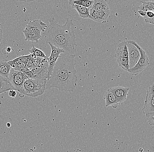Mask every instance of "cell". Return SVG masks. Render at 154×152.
<instances>
[{"mask_svg":"<svg viewBox=\"0 0 154 152\" xmlns=\"http://www.w3.org/2000/svg\"><path fill=\"white\" fill-rule=\"evenodd\" d=\"M75 57V55L63 54L60 55L50 79L47 81L46 89L55 88L59 91L67 92L75 90L78 81Z\"/></svg>","mask_w":154,"mask_h":152,"instance_id":"6da1fadb","label":"cell"},{"mask_svg":"<svg viewBox=\"0 0 154 152\" xmlns=\"http://www.w3.org/2000/svg\"><path fill=\"white\" fill-rule=\"evenodd\" d=\"M49 25L43 32L41 38L43 44H51L64 51V54L75 55L76 36L71 27L74 26L73 20L67 18L64 25L58 24L54 18L49 20Z\"/></svg>","mask_w":154,"mask_h":152,"instance_id":"7a4b0ae2","label":"cell"},{"mask_svg":"<svg viewBox=\"0 0 154 152\" xmlns=\"http://www.w3.org/2000/svg\"><path fill=\"white\" fill-rule=\"evenodd\" d=\"M47 80L27 79L21 94L28 97L37 98L42 96L46 90Z\"/></svg>","mask_w":154,"mask_h":152,"instance_id":"3957f363","label":"cell"},{"mask_svg":"<svg viewBox=\"0 0 154 152\" xmlns=\"http://www.w3.org/2000/svg\"><path fill=\"white\" fill-rule=\"evenodd\" d=\"M131 44H134L139 50L140 53V57L136 64L131 68L128 73L133 76H136L142 73L149 64V60L146 52L143 50L136 42L134 41H129Z\"/></svg>","mask_w":154,"mask_h":152,"instance_id":"277c9868","label":"cell"},{"mask_svg":"<svg viewBox=\"0 0 154 152\" xmlns=\"http://www.w3.org/2000/svg\"><path fill=\"white\" fill-rule=\"evenodd\" d=\"M27 79L25 75L11 69L8 76V79L13 90L22 93L25 81Z\"/></svg>","mask_w":154,"mask_h":152,"instance_id":"5b68a950","label":"cell"},{"mask_svg":"<svg viewBox=\"0 0 154 152\" xmlns=\"http://www.w3.org/2000/svg\"><path fill=\"white\" fill-rule=\"evenodd\" d=\"M50 45L51 50V55L48 57V62L49 63V73H48V79H50L54 67L59 58L61 54H64V51L62 49L54 47L51 44H48Z\"/></svg>","mask_w":154,"mask_h":152,"instance_id":"8992f818","label":"cell"},{"mask_svg":"<svg viewBox=\"0 0 154 152\" xmlns=\"http://www.w3.org/2000/svg\"><path fill=\"white\" fill-rule=\"evenodd\" d=\"M142 112L145 115L154 111V84L147 91Z\"/></svg>","mask_w":154,"mask_h":152,"instance_id":"52a82bcc","label":"cell"},{"mask_svg":"<svg viewBox=\"0 0 154 152\" xmlns=\"http://www.w3.org/2000/svg\"><path fill=\"white\" fill-rule=\"evenodd\" d=\"M128 52L130 69L134 67L140 57V53L138 49L134 44L130 43L129 41H126Z\"/></svg>","mask_w":154,"mask_h":152,"instance_id":"ba28073f","label":"cell"},{"mask_svg":"<svg viewBox=\"0 0 154 152\" xmlns=\"http://www.w3.org/2000/svg\"><path fill=\"white\" fill-rule=\"evenodd\" d=\"M30 70L34 74L35 77L34 79L48 80L49 73V63L48 60L41 66L32 67Z\"/></svg>","mask_w":154,"mask_h":152,"instance_id":"9c48e42d","label":"cell"},{"mask_svg":"<svg viewBox=\"0 0 154 152\" xmlns=\"http://www.w3.org/2000/svg\"><path fill=\"white\" fill-rule=\"evenodd\" d=\"M109 89L114 93L119 104H123V103L127 100L129 88L122 86H116Z\"/></svg>","mask_w":154,"mask_h":152,"instance_id":"30bf717a","label":"cell"},{"mask_svg":"<svg viewBox=\"0 0 154 152\" xmlns=\"http://www.w3.org/2000/svg\"><path fill=\"white\" fill-rule=\"evenodd\" d=\"M47 25L40 20H34L29 22L24 30L27 32H43L47 28Z\"/></svg>","mask_w":154,"mask_h":152,"instance_id":"8fae6325","label":"cell"},{"mask_svg":"<svg viewBox=\"0 0 154 152\" xmlns=\"http://www.w3.org/2000/svg\"><path fill=\"white\" fill-rule=\"evenodd\" d=\"M110 14V10L96 11L90 9L89 19L98 23H102L106 21Z\"/></svg>","mask_w":154,"mask_h":152,"instance_id":"7c38bea8","label":"cell"},{"mask_svg":"<svg viewBox=\"0 0 154 152\" xmlns=\"http://www.w3.org/2000/svg\"><path fill=\"white\" fill-rule=\"evenodd\" d=\"M104 99L105 101L106 106V107L111 106L113 108H116L119 105L115 95L109 88L105 93Z\"/></svg>","mask_w":154,"mask_h":152,"instance_id":"4fadbf2b","label":"cell"},{"mask_svg":"<svg viewBox=\"0 0 154 152\" xmlns=\"http://www.w3.org/2000/svg\"><path fill=\"white\" fill-rule=\"evenodd\" d=\"M115 56L116 57H128V52L126 41H123L118 44L116 51Z\"/></svg>","mask_w":154,"mask_h":152,"instance_id":"5bb4252c","label":"cell"},{"mask_svg":"<svg viewBox=\"0 0 154 152\" xmlns=\"http://www.w3.org/2000/svg\"><path fill=\"white\" fill-rule=\"evenodd\" d=\"M23 32L25 36V40L26 41L38 43V40L41 39L42 37L41 32H27L23 30Z\"/></svg>","mask_w":154,"mask_h":152,"instance_id":"9a60e30c","label":"cell"},{"mask_svg":"<svg viewBox=\"0 0 154 152\" xmlns=\"http://www.w3.org/2000/svg\"><path fill=\"white\" fill-rule=\"evenodd\" d=\"M12 68L6 60H0V75L8 79V76Z\"/></svg>","mask_w":154,"mask_h":152,"instance_id":"2e32d148","label":"cell"},{"mask_svg":"<svg viewBox=\"0 0 154 152\" xmlns=\"http://www.w3.org/2000/svg\"><path fill=\"white\" fill-rule=\"evenodd\" d=\"M72 8L75 9L80 17L83 19H89V11L90 9L84 7L77 5H71Z\"/></svg>","mask_w":154,"mask_h":152,"instance_id":"e0dca14e","label":"cell"},{"mask_svg":"<svg viewBox=\"0 0 154 152\" xmlns=\"http://www.w3.org/2000/svg\"><path fill=\"white\" fill-rule=\"evenodd\" d=\"M91 9L96 11H108L109 7L106 1L104 0H95Z\"/></svg>","mask_w":154,"mask_h":152,"instance_id":"ac0fdd59","label":"cell"},{"mask_svg":"<svg viewBox=\"0 0 154 152\" xmlns=\"http://www.w3.org/2000/svg\"><path fill=\"white\" fill-rule=\"evenodd\" d=\"M13 89L8 79L0 75V94Z\"/></svg>","mask_w":154,"mask_h":152,"instance_id":"d6986e66","label":"cell"},{"mask_svg":"<svg viewBox=\"0 0 154 152\" xmlns=\"http://www.w3.org/2000/svg\"><path fill=\"white\" fill-rule=\"evenodd\" d=\"M94 1L92 0H70L69 4L70 5H77L91 9L94 3Z\"/></svg>","mask_w":154,"mask_h":152,"instance_id":"ffe728a7","label":"cell"},{"mask_svg":"<svg viewBox=\"0 0 154 152\" xmlns=\"http://www.w3.org/2000/svg\"><path fill=\"white\" fill-rule=\"evenodd\" d=\"M116 61L120 68L127 72H129L130 69L129 61L128 57H116Z\"/></svg>","mask_w":154,"mask_h":152,"instance_id":"44dd1931","label":"cell"},{"mask_svg":"<svg viewBox=\"0 0 154 152\" xmlns=\"http://www.w3.org/2000/svg\"><path fill=\"white\" fill-rule=\"evenodd\" d=\"M28 51L29 52L30 54L33 55L35 57H40L43 58H47L48 57L43 51L35 47L33 44H32V48Z\"/></svg>","mask_w":154,"mask_h":152,"instance_id":"7402d4cb","label":"cell"},{"mask_svg":"<svg viewBox=\"0 0 154 152\" xmlns=\"http://www.w3.org/2000/svg\"><path fill=\"white\" fill-rule=\"evenodd\" d=\"M31 54L28 55H23L15 59L11 60H8V63L10 65H11L13 64H18L19 63H26V61L30 57Z\"/></svg>","mask_w":154,"mask_h":152,"instance_id":"603a6c76","label":"cell"},{"mask_svg":"<svg viewBox=\"0 0 154 152\" xmlns=\"http://www.w3.org/2000/svg\"><path fill=\"white\" fill-rule=\"evenodd\" d=\"M11 66L12 69L16 71H19L20 69L26 67L25 64L24 63H19L18 64H13L11 65Z\"/></svg>","mask_w":154,"mask_h":152,"instance_id":"cb8c5ba5","label":"cell"},{"mask_svg":"<svg viewBox=\"0 0 154 152\" xmlns=\"http://www.w3.org/2000/svg\"><path fill=\"white\" fill-rule=\"evenodd\" d=\"M147 120L150 126L152 127V129L154 128V116H149L147 117Z\"/></svg>","mask_w":154,"mask_h":152,"instance_id":"d4e9b609","label":"cell"},{"mask_svg":"<svg viewBox=\"0 0 154 152\" xmlns=\"http://www.w3.org/2000/svg\"><path fill=\"white\" fill-rule=\"evenodd\" d=\"M8 94H9V97L14 98L16 97V95H17V93H16L15 90L11 89V90H10L9 91V93H8Z\"/></svg>","mask_w":154,"mask_h":152,"instance_id":"484cf974","label":"cell"},{"mask_svg":"<svg viewBox=\"0 0 154 152\" xmlns=\"http://www.w3.org/2000/svg\"><path fill=\"white\" fill-rule=\"evenodd\" d=\"M3 50H5L7 54L9 53H10L12 51V48L10 47H8V48H5L3 49Z\"/></svg>","mask_w":154,"mask_h":152,"instance_id":"4316f807","label":"cell"},{"mask_svg":"<svg viewBox=\"0 0 154 152\" xmlns=\"http://www.w3.org/2000/svg\"><path fill=\"white\" fill-rule=\"evenodd\" d=\"M3 35V32L2 29L0 28V44H1L2 39Z\"/></svg>","mask_w":154,"mask_h":152,"instance_id":"83f0119b","label":"cell"},{"mask_svg":"<svg viewBox=\"0 0 154 152\" xmlns=\"http://www.w3.org/2000/svg\"><path fill=\"white\" fill-rule=\"evenodd\" d=\"M146 116L147 117H149V116H154V111L152 113H148L146 114Z\"/></svg>","mask_w":154,"mask_h":152,"instance_id":"f1b7e54d","label":"cell"},{"mask_svg":"<svg viewBox=\"0 0 154 152\" xmlns=\"http://www.w3.org/2000/svg\"><path fill=\"white\" fill-rule=\"evenodd\" d=\"M149 23L152 24L154 25V18L152 20H151V21L149 22Z\"/></svg>","mask_w":154,"mask_h":152,"instance_id":"f546056e","label":"cell"},{"mask_svg":"<svg viewBox=\"0 0 154 152\" xmlns=\"http://www.w3.org/2000/svg\"><path fill=\"white\" fill-rule=\"evenodd\" d=\"M11 126V124L10 123H8L7 124V126L8 127H10Z\"/></svg>","mask_w":154,"mask_h":152,"instance_id":"4dcf8cb0","label":"cell"},{"mask_svg":"<svg viewBox=\"0 0 154 152\" xmlns=\"http://www.w3.org/2000/svg\"><path fill=\"white\" fill-rule=\"evenodd\" d=\"M139 151L140 152H143V149H142V148H140V149H139Z\"/></svg>","mask_w":154,"mask_h":152,"instance_id":"1f68e13d","label":"cell"}]
</instances>
